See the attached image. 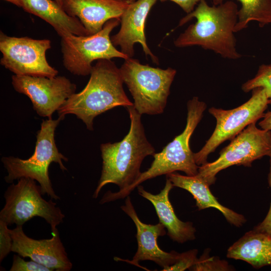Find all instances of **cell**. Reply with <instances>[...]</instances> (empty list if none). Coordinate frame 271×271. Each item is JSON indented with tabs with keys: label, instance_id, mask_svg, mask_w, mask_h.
Instances as JSON below:
<instances>
[{
	"label": "cell",
	"instance_id": "1",
	"mask_svg": "<svg viewBox=\"0 0 271 271\" xmlns=\"http://www.w3.org/2000/svg\"><path fill=\"white\" fill-rule=\"evenodd\" d=\"M238 13V6L232 1L210 6L206 0H200L195 10L180 20L179 26L194 18L197 21L178 37L174 41L175 46H199L224 58L236 60L241 58L236 48L234 35Z\"/></svg>",
	"mask_w": 271,
	"mask_h": 271
},
{
	"label": "cell",
	"instance_id": "2",
	"mask_svg": "<svg viewBox=\"0 0 271 271\" xmlns=\"http://www.w3.org/2000/svg\"><path fill=\"white\" fill-rule=\"evenodd\" d=\"M120 68L109 59L98 60L93 66L89 80L80 92L70 96L57 110L59 116L75 115L93 130V119L119 106L133 105L123 88Z\"/></svg>",
	"mask_w": 271,
	"mask_h": 271
},
{
	"label": "cell",
	"instance_id": "3",
	"mask_svg": "<svg viewBox=\"0 0 271 271\" xmlns=\"http://www.w3.org/2000/svg\"><path fill=\"white\" fill-rule=\"evenodd\" d=\"M130 120L128 133L120 142L100 145L102 167L101 174L93 197L96 198L106 185L112 183L123 190L139 178L144 159L153 156L155 149L146 136L141 114L133 105L125 107Z\"/></svg>",
	"mask_w": 271,
	"mask_h": 271
},
{
	"label": "cell",
	"instance_id": "4",
	"mask_svg": "<svg viewBox=\"0 0 271 271\" xmlns=\"http://www.w3.org/2000/svg\"><path fill=\"white\" fill-rule=\"evenodd\" d=\"M187 106V122L183 131L165 146L161 152L153 155L154 159L151 167L141 173L134 183L123 190L117 192L109 191L108 193L109 201L127 197L143 182L162 175L178 171L184 172L188 176H195L198 174L199 166L195 162L189 142L202 119L206 104L200 101L198 97L194 96L188 101Z\"/></svg>",
	"mask_w": 271,
	"mask_h": 271
},
{
	"label": "cell",
	"instance_id": "5",
	"mask_svg": "<svg viewBox=\"0 0 271 271\" xmlns=\"http://www.w3.org/2000/svg\"><path fill=\"white\" fill-rule=\"evenodd\" d=\"M65 118L59 116L56 119L43 120L37 131L35 150L29 159L24 160L12 156L4 157L2 162L8 172L5 177L11 183L21 178H30L37 181L43 195L47 194L52 199L58 200L49 176L48 169L52 162L59 165L62 171L67 170L63 161L68 158L59 152L55 140V131L60 121Z\"/></svg>",
	"mask_w": 271,
	"mask_h": 271
},
{
	"label": "cell",
	"instance_id": "6",
	"mask_svg": "<svg viewBox=\"0 0 271 271\" xmlns=\"http://www.w3.org/2000/svg\"><path fill=\"white\" fill-rule=\"evenodd\" d=\"M120 70L133 97V107L140 114L157 115L164 112L175 69L155 68L128 58L124 60Z\"/></svg>",
	"mask_w": 271,
	"mask_h": 271
},
{
	"label": "cell",
	"instance_id": "7",
	"mask_svg": "<svg viewBox=\"0 0 271 271\" xmlns=\"http://www.w3.org/2000/svg\"><path fill=\"white\" fill-rule=\"evenodd\" d=\"M41 187L35 180L23 177L11 185L4 194L5 204L0 211V220L8 225H23L35 217H40L51 226L52 231L63 221L64 214L52 200L42 196Z\"/></svg>",
	"mask_w": 271,
	"mask_h": 271
},
{
	"label": "cell",
	"instance_id": "8",
	"mask_svg": "<svg viewBox=\"0 0 271 271\" xmlns=\"http://www.w3.org/2000/svg\"><path fill=\"white\" fill-rule=\"evenodd\" d=\"M119 23L120 18H114L108 21L96 34L88 36L70 34L61 37L64 67L73 75L86 76L90 74L94 60L128 58L115 48L110 39V33Z\"/></svg>",
	"mask_w": 271,
	"mask_h": 271
},
{
	"label": "cell",
	"instance_id": "9",
	"mask_svg": "<svg viewBox=\"0 0 271 271\" xmlns=\"http://www.w3.org/2000/svg\"><path fill=\"white\" fill-rule=\"evenodd\" d=\"M269 104L265 89L257 87L252 90L251 97L240 106L230 110L212 107L209 112L216 121L215 129L203 148L194 153L197 165L207 162L208 155L224 142L231 140L247 126L262 118Z\"/></svg>",
	"mask_w": 271,
	"mask_h": 271
},
{
	"label": "cell",
	"instance_id": "10",
	"mask_svg": "<svg viewBox=\"0 0 271 271\" xmlns=\"http://www.w3.org/2000/svg\"><path fill=\"white\" fill-rule=\"evenodd\" d=\"M266 156L271 157V130L259 128L253 122L231 140L217 159L199 166L197 175L210 186L221 170L233 165L251 167L253 161Z\"/></svg>",
	"mask_w": 271,
	"mask_h": 271
},
{
	"label": "cell",
	"instance_id": "11",
	"mask_svg": "<svg viewBox=\"0 0 271 271\" xmlns=\"http://www.w3.org/2000/svg\"><path fill=\"white\" fill-rule=\"evenodd\" d=\"M51 47L49 39L9 36L0 32L1 64L16 75L53 77L58 71L46 58Z\"/></svg>",
	"mask_w": 271,
	"mask_h": 271
},
{
	"label": "cell",
	"instance_id": "12",
	"mask_svg": "<svg viewBox=\"0 0 271 271\" xmlns=\"http://www.w3.org/2000/svg\"><path fill=\"white\" fill-rule=\"evenodd\" d=\"M15 90L27 96L40 116L51 118L52 114L75 93L76 86L65 76L53 77L19 76L12 77Z\"/></svg>",
	"mask_w": 271,
	"mask_h": 271
},
{
	"label": "cell",
	"instance_id": "13",
	"mask_svg": "<svg viewBox=\"0 0 271 271\" xmlns=\"http://www.w3.org/2000/svg\"><path fill=\"white\" fill-rule=\"evenodd\" d=\"M50 239L37 240L28 236L22 225L10 229L13 240L12 251L23 257H29L52 270L69 271L72 263L68 257L65 248L57 229L52 231Z\"/></svg>",
	"mask_w": 271,
	"mask_h": 271
},
{
	"label": "cell",
	"instance_id": "14",
	"mask_svg": "<svg viewBox=\"0 0 271 271\" xmlns=\"http://www.w3.org/2000/svg\"><path fill=\"white\" fill-rule=\"evenodd\" d=\"M158 0H137L129 3L120 18L121 27L115 35L110 37L113 45L119 46L120 51L128 58L134 54V44L140 43L146 56H150L153 63L159 59L149 48L145 37V26L148 15Z\"/></svg>",
	"mask_w": 271,
	"mask_h": 271
},
{
	"label": "cell",
	"instance_id": "15",
	"mask_svg": "<svg viewBox=\"0 0 271 271\" xmlns=\"http://www.w3.org/2000/svg\"><path fill=\"white\" fill-rule=\"evenodd\" d=\"M121 209L132 220L137 228L138 249L129 262L139 266V262L141 261L151 260L163 268L173 264L177 260L180 253L175 251L166 252L159 247L157 243L158 238L166 234L165 227L160 222L155 225L142 222L129 196L126 197L125 204L121 206Z\"/></svg>",
	"mask_w": 271,
	"mask_h": 271
},
{
	"label": "cell",
	"instance_id": "16",
	"mask_svg": "<svg viewBox=\"0 0 271 271\" xmlns=\"http://www.w3.org/2000/svg\"><path fill=\"white\" fill-rule=\"evenodd\" d=\"M129 4L121 0H62L61 7L77 18L90 35L101 31L109 20L120 18Z\"/></svg>",
	"mask_w": 271,
	"mask_h": 271
},
{
	"label": "cell",
	"instance_id": "17",
	"mask_svg": "<svg viewBox=\"0 0 271 271\" xmlns=\"http://www.w3.org/2000/svg\"><path fill=\"white\" fill-rule=\"evenodd\" d=\"M139 194L150 201L156 210L161 223L167 229V234L173 241L183 243L195 238L196 229L191 222H183L176 216L169 198L170 191L174 187L167 178L164 188L158 194H153L141 185L138 187Z\"/></svg>",
	"mask_w": 271,
	"mask_h": 271
},
{
	"label": "cell",
	"instance_id": "18",
	"mask_svg": "<svg viewBox=\"0 0 271 271\" xmlns=\"http://www.w3.org/2000/svg\"><path fill=\"white\" fill-rule=\"evenodd\" d=\"M21 7L49 24L61 38L70 34L89 35L80 21L69 16L54 0H21Z\"/></svg>",
	"mask_w": 271,
	"mask_h": 271
},
{
	"label": "cell",
	"instance_id": "19",
	"mask_svg": "<svg viewBox=\"0 0 271 271\" xmlns=\"http://www.w3.org/2000/svg\"><path fill=\"white\" fill-rule=\"evenodd\" d=\"M174 187L188 191L196 200V205L201 210L212 207L220 211L227 221L237 226H242L246 221L244 216L221 204L212 195L209 185L197 175L184 176L175 172L166 175Z\"/></svg>",
	"mask_w": 271,
	"mask_h": 271
},
{
	"label": "cell",
	"instance_id": "20",
	"mask_svg": "<svg viewBox=\"0 0 271 271\" xmlns=\"http://www.w3.org/2000/svg\"><path fill=\"white\" fill-rule=\"evenodd\" d=\"M227 257L245 261L256 269L271 265V234L246 232L229 247Z\"/></svg>",
	"mask_w": 271,
	"mask_h": 271
},
{
	"label": "cell",
	"instance_id": "21",
	"mask_svg": "<svg viewBox=\"0 0 271 271\" xmlns=\"http://www.w3.org/2000/svg\"><path fill=\"white\" fill-rule=\"evenodd\" d=\"M225 0H212L217 6ZM241 4L238 10V21L234 27L237 32L247 27L251 21L257 22L260 27L271 24V0H238Z\"/></svg>",
	"mask_w": 271,
	"mask_h": 271
},
{
	"label": "cell",
	"instance_id": "22",
	"mask_svg": "<svg viewBox=\"0 0 271 271\" xmlns=\"http://www.w3.org/2000/svg\"><path fill=\"white\" fill-rule=\"evenodd\" d=\"M257 87H262L265 89L269 104H271V64L259 66L255 76L244 83L241 86L245 92Z\"/></svg>",
	"mask_w": 271,
	"mask_h": 271
},
{
	"label": "cell",
	"instance_id": "23",
	"mask_svg": "<svg viewBox=\"0 0 271 271\" xmlns=\"http://www.w3.org/2000/svg\"><path fill=\"white\" fill-rule=\"evenodd\" d=\"M233 267L225 260L218 257H210L208 249L205 250L195 263L189 269L191 270H232Z\"/></svg>",
	"mask_w": 271,
	"mask_h": 271
},
{
	"label": "cell",
	"instance_id": "24",
	"mask_svg": "<svg viewBox=\"0 0 271 271\" xmlns=\"http://www.w3.org/2000/svg\"><path fill=\"white\" fill-rule=\"evenodd\" d=\"M198 250L196 249L180 253L176 261L172 265L163 268L162 270H185L190 269L196 262Z\"/></svg>",
	"mask_w": 271,
	"mask_h": 271
},
{
	"label": "cell",
	"instance_id": "25",
	"mask_svg": "<svg viewBox=\"0 0 271 271\" xmlns=\"http://www.w3.org/2000/svg\"><path fill=\"white\" fill-rule=\"evenodd\" d=\"M10 271H52L48 267L33 260L26 261L21 256L14 254Z\"/></svg>",
	"mask_w": 271,
	"mask_h": 271
},
{
	"label": "cell",
	"instance_id": "26",
	"mask_svg": "<svg viewBox=\"0 0 271 271\" xmlns=\"http://www.w3.org/2000/svg\"><path fill=\"white\" fill-rule=\"evenodd\" d=\"M8 225L0 220V261L12 251L13 240Z\"/></svg>",
	"mask_w": 271,
	"mask_h": 271
},
{
	"label": "cell",
	"instance_id": "27",
	"mask_svg": "<svg viewBox=\"0 0 271 271\" xmlns=\"http://www.w3.org/2000/svg\"><path fill=\"white\" fill-rule=\"evenodd\" d=\"M270 171L268 174V184L271 189V157H270ZM254 231L271 234V202L269 210L263 221L255 226L253 229Z\"/></svg>",
	"mask_w": 271,
	"mask_h": 271
},
{
	"label": "cell",
	"instance_id": "28",
	"mask_svg": "<svg viewBox=\"0 0 271 271\" xmlns=\"http://www.w3.org/2000/svg\"><path fill=\"white\" fill-rule=\"evenodd\" d=\"M164 2L167 0H159ZM179 6L187 14L192 12L200 0H169Z\"/></svg>",
	"mask_w": 271,
	"mask_h": 271
},
{
	"label": "cell",
	"instance_id": "29",
	"mask_svg": "<svg viewBox=\"0 0 271 271\" xmlns=\"http://www.w3.org/2000/svg\"><path fill=\"white\" fill-rule=\"evenodd\" d=\"M258 125L261 129L271 130V111L264 113Z\"/></svg>",
	"mask_w": 271,
	"mask_h": 271
},
{
	"label": "cell",
	"instance_id": "30",
	"mask_svg": "<svg viewBox=\"0 0 271 271\" xmlns=\"http://www.w3.org/2000/svg\"><path fill=\"white\" fill-rule=\"evenodd\" d=\"M5 1L11 3L18 7H21V0H5Z\"/></svg>",
	"mask_w": 271,
	"mask_h": 271
},
{
	"label": "cell",
	"instance_id": "31",
	"mask_svg": "<svg viewBox=\"0 0 271 271\" xmlns=\"http://www.w3.org/2000/svg\"><path fill=\"white\" fill-rule=\"evenodd\" d=\"M121 1H125L126 2H127L128 3H133L135 1H136L137 0H121Z\"/></svg>",
	"mask_w": 271,
	"mask_h": 271
},
{
	"label": "cell",
	"instance_id": "32",
	"mask_svg": "<svg viewBox=\"0 0 271 271\" xmlns=\"http://www.w3.org/2000/svg\"><path fill=\"white\" fill-rule=\"evenodd\" d=\"M58 4L61 7L62 0H55Z\"/></svg>",
	"mask_w": 271,
	"mask_h": 271
}]
</instances>
